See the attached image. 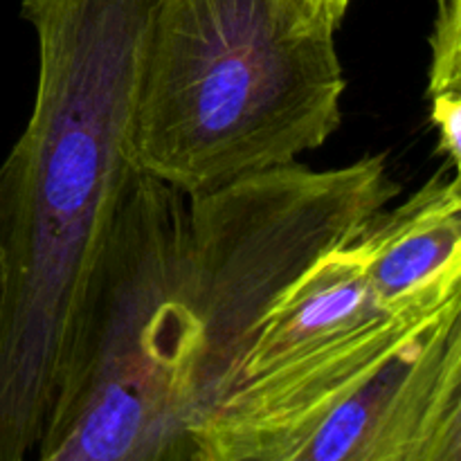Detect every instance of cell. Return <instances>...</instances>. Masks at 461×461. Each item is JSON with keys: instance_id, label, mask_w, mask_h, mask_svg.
<instances>
[{"instance_id": "8992f818", "label": "cell", "mask_w": 461, "mask_h": 461, "mask_svg": "<svg viewBox=\"0 0 461 461\" xmlns=\"http://www.w3.org/2000/svg\"><path fill=\"white\" fill-rule=\"evenodd\" d=\"M441 167L405 203L363 230L367 279L387 315L428 318L461 300L459 171Z\"/></svg>"}, {"instance_id": "9c48e42d", "label": "cell", "mask_w": 461, "mask_h": 461, "mask_svg": "<svg viewBox=\"0 0 461 461\" xmlns=\"http://www.w3.org/2000/svg\"><path fill=\"white\" fill-rule=\"evenodd\" d=\"M430 122L437 129V153L446 165L459 171L461 167V90L432 95Z\"/></svg>"}, {"instance_id": "277c9868", "label": "cell", "mask_w": 461, "mask_h": 461, "mask_svg": "<svg viewBox=\"0 0 461 461\" xmlns=\"http://www.w3.org/2000/svg\"><path fill=\"white\" fill-rule=\"evenodd\" d=\"M194 461H461V300L239 383Z\"/></svg>"}, {"instance_id": "5b68a950", "label": "cell", "mask_w": 461, "mask_h": 461, "mask_svg": "<svg viewBox=\"0 0 461 461\" xmlns=\"http://www.w3.org/2000/svg\"><path fill=\"white\" fill-rule=\"evenodd\" d=\"M399 192L381 153L322 171L293 160L187 198V286L201 338L196 426L232 390L279 295Z\"/></svg>"}, {"instance_id": "52a82bcc", "label": "cell", "mask_w": 461, "mask_h": 461, "mask_svg": "<svg viewBox=\"0 0 461 461\" xmlns=\"http://www.w3.org/2000/svg\"><path fill=\"white\" fill-rule=\"evenodd\" d=\"M360 234L324 252L279 295L261 320L232 387L331 349L387 318L367 279V248Z\"/></svg>"}, {"instance_id": "3957f363", "label": "cell", "mask_w": 461, "mask_h": 461, "mask_svg": "<svg viewBox=\"0 0 461 461\" xmlns=\"http://www.w3.org/2000/svg\"><path fill=\"white\" fill-rule=\"evenodd\" d=\"M187 243V196L135 165L72 311L41 461H194Z\"/></svg>"}, {"instance_id": "8fae6325", "label": "cell", "mask_w": 461, "mask_h": 461, "mask_svg": "<svg viewBox=\"0 0 461 461\" xmlns=\"http://www.w3.org/2000/svg\"><path fill=\"white\" fill-rule=\"evenodd\" d=\"M5 279H7V270H5V255L0 248V313H3V297H5Z\"/></svg>"}, {"instance_id": "6da1fadb", "label": "cell", "mask_w": 461, "mask_h": 461, "mask_svg": "<svg viewBox=\"0 0 461 461\" xmlns=\"http://www.w3.org/2000/svg\"><path fill=\"white\" fill-rule=\"evenodd\" d=\"M153 0H23L39 43L30 122L0 165V461L34 455L59 358L131 153Z\"/></svg>"}, {"instance_id": "ba28073f", "label": "cell", "mask_w": 461, "mask_h": 461, "mask_svg": "<svg viewBox=\"0 0 461 461\" xmlns=\"http://www.w3.org/2000/svg\"><path fill=\"white\" fill-rule=\"evenodd\" d=\"M430 48L428 97L461 90V0H439Z\"/></svg>"}, {"instance_id": "7a4b0ae2", "label": "cell", "mask_w": 461, "mask_h": 461, "mask_svg": "<svg viewBox=\"0 0 461 461\" xmlns=\"http://www.w3.org/2000/svg\"><path fill=\"white\" fill-rule=\"evenodd\" d=\"M306 0H153L131 153L183 192H212L322 147L347 81Z\"/></svg>"}, {"instance_id": "30bf717a", "label": "cell", "mask_w": 461, "mask_h": 461, "mask_svg": "<svg viewBox=\"0 0 461 461\" xmlns=\"http://www.w3.org/2000/svg\"><path fill=\"white\" fill-rule=\"evenodd\" d=\"M306 3H309L315 12L322 14L324 18H329L333 25H340L347 9H349L351 0H306Z\"/></svg>"}]
</instances>
